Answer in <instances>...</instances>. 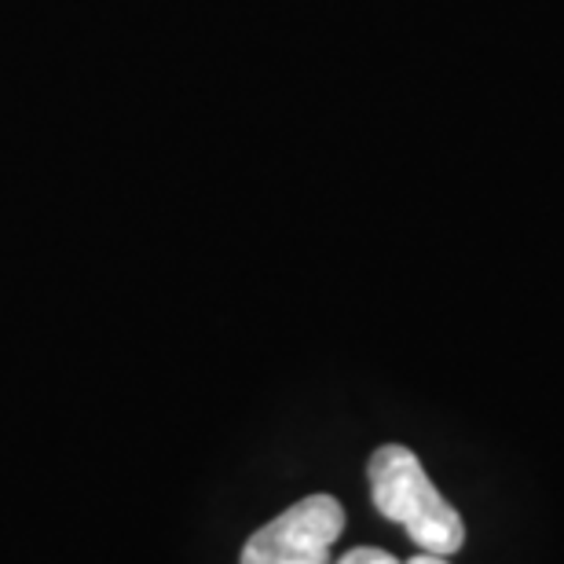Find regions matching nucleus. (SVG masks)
I'll return each instance as SVG.
<instances>
[{
    "mask_svg": "<svg viewBox=\"0 0 564 564\" xmlns=\"http://www.w3.org/2000/svg\"><path fill=\"white\" fill-rule=\"evenodd\" d=\"M370 499L386 521L400 524L422 554L451 557L466 543L458 510L433 488L422 458L403 444L378 447L367 462Z\"/></svg>",
    "mask_w": 564,
    "mask_h": 564,
    "instance_id": "1",
    "label": "nucleus"
},
{
    "mask_svg": "<svg viewBox=\"0 0 564 564\" xmlns=\"http://www.w3.org/2000/svg\"><path fill=\"white\" fill-rule=\"evenodd\" d=\"M345 532L334 495H308L246 539L239 564H330V546Z\"/></svg>",
    "mask_w": 564,
    "mask_h": 564,
    "instance_id": "2",
    "label": "nucleus"
},
{
    "mask_svg": "<svg viewBox=\"0 0 564 564\" xmlns=\"http://www.w3.org/2000/svg\"><path fill=\"white\" fill-rule=\"evenodd\" d=\"M337 564H451L447 557H436V554H419L411 561H400L386 554V550H375V546H359V550H348V554L337 561Z\"/></svg>",
    "mask_w": 564,
    "mask_h": 564,
    "instance_id": "3",
    "label": "nucleus"
}]
</instances>
